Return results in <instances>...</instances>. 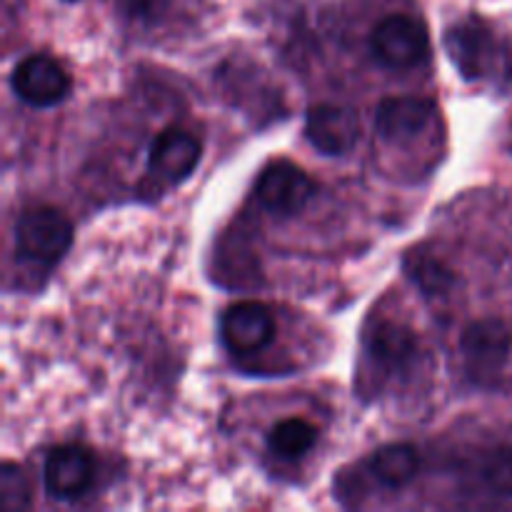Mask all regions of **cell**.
<instances>
[{
	"mask_svg": "<svg viewBox=\"0 0 512 512\" xmlns=\"http://www.w3.org/2000/svg\"><path fill=\"white\" fill-rule=\"evenodd\" d=\"M435 103L418 95H400L385 98L375 113V130L388 143H405L413 140L433 123Z\"/></svg>",
	"mask_w": 512,
	"mask_h": 512,
	"instance_id": "9",
	"label": "cell"
},
{
	"mask_svg": "<svg viewBox=\"0 0 512 512\" xmlns=\"http://www.w3.org/2000/svg\"><path fill=\"white\" fill-rule=\"evenodd\" d=\"M305 138L318 153L345 155L360 138L358 113L335 103L313 105L305 115Z\"/></svg>",
	"mask_w": 512,
	"mask_h": 512,
	"instance_id": "8",
	"label": "cell"
},
{
	"mask_svg": "<svg viewBox=\"0 0 512 512\" xmlns=\"http://www.w3.org/2000/svg\"><path fill=\"white\" fill-rule=\"evenodd\" d=\"M368 468L385 488H405L418 475V450L408 443L383 445L373 453Z\"/></svg>",
	"mask_w": 512,
	"mask_h": 512,
	"instance_id": "12",
	"label": "cell"
},
{
	"mask_svg": "<svg viewBox=\"0 0 512 512\" xmlns=\"http://www.w3.org/2000/svg\"><path fill=\"white\" fill-rule=\"evenodd\" d=\"M365 348H368L375 368L388 375L405 373L420 355V345L413 330L405 328V325L390 323V320L375 325L373 333L365 340Z\"/></svg>",
	"mask_w": 512,
	"mask_h": 512,
	"instance_id": "11",
	"label": "cell"
},
{
	"mask_svg": "<svg viewBox=\"0 0 512 512\" xmlns=\"http://www.w3.org/2000/svg\"><path fill=\"white\" fill-rule=\"evenodd\" d=\"M275 333H278V325L270 308L255 300L230 305L220 318V335L230 353H258L273 343Z\"/></svg>",
	"mask_w": 512,
	"mask_h": 512,
	"instance_id": "7",
	"label": "cell"
},
{
	"mask_svg": "<svg viewBox=\"0 0 512 512\" xmlns=\"http://www.w3.org/2000/svg\"><path fill=\"white\" fill-rule=\"evenodd\" d=\"M370 50L385 68H413L430 53L428 28L413 15L393 13L375 25L370 35Z\"/></svg>",
	"mask_w": 512,
	"mask_h": 512,
	"instance_id": "3",
	"label": "cell"
},
{
	"mask_svg": "<svg viewBox=\"0 0 512 512\" xmlns=\"http://www.w3.org/2000/svg\"><path fill=\"white\" fill-rule=\"evenodd\" d=\"M13 93L33 108H50L68 98L70 78L48 55H28L10 75Z\"/></svg>",
	"mask_w": 512,
	"mask_h": 512,
	"instance_id": "6",
	"label": "cell"
},
{
	"mask_svg": "<svg viewBox=\"0 0 512 512\" xmlns=\"http://www.w3.org/2000/svg\"><path fill=\"white\" fill-rule=\"evenodd\" d=\"M95 478L93 453L83 445H60L45 458L43 485L45 493L60 503L83 498Z\"/></svg>",
	"mask_w": 512,
	"mask_h": 512,
	"instance_id": "5",
	"label": "cell"
},
{
	"mask_svg": "<svg viewBox=\"0 0 512 512\" xmlns=\"http://www.w3.org/2000/svg\"><path fill=\"white\" fill-rule=\"evenodd\" d=\"M68 3H73V0H68Z\"/></svg>",
	"mask_w": 512,
	"mask_h": 512,
	"instance_id": "17",
	"label": "cell"
},
{
	"mask_svg": "<svg viewBox=\"0 0 512 512\" xmlns=\"http://www.w3.org/2000/svg\"><path fill=\"white\" fill-rule=\"evenodd\" d=\"M460 348L470 380L478 385H495L512 355V333L503 320H475L465 328Z\"/></svg>",
	"mask_w": 512,
	"mask_h": 512,
	"instance_id": "2",
	"label": "cell"
},
{
	"mask_svg": "<svg viewBox=\"0 0 512 512\" xmlns=\"http://www.w3.org/2000/svg\"><path fill=\"white\" fill-rule=\"evenodd\" d=\"M318 443V428L303 418L280 420L270 428L268 448L283 460H300Z\"/></svg>",
	"mask_w": 512,
	"mask_h": 512,
	"instance_id": "13",
	"label": "cell"
},
{
	"mask_svg": "<svg viewBox=\"0 0 512 512\" xmlns=\"http://www.w3.org/2000/svg\"><path fill=\"white\" fill-rule=\"evenodd\" d=\"M0 505L5 512H18L30 505V488L23 470L13 463H5L0 470Z\"/></svg>",
	"mask_w": 512,
	"mask_h": 512,
	"instance_id": "16",
	"label": "cell"
},
{
	"mask_svg": "<svg viewBox=\"0 0 512 512\" xmlns=\"http://www.w3.org/2000/svg\"><path fill=\"white\" fill-rule=\"evenodd\" d=\"M200 163V143L195 135L180 128H165L155 135L148 150V165L155 175L178 185L190 178Z\"/></svg>",
	"mask_w": 512,
	"mask_h": 512,
	"instance_id": "10",
	"label": "cell"
},
{
	"mask_svg": "<svg viewBox=\"0 0 512 512\" xmlns=\"http://www.w3.org/2000/svg\"><path fill=\"white\" fill-rule=\"evenodd\" d=\"M408 268V275L413 278V283L423 290L428 298H438V295H445L450 290V285L455 283L453 270L445 268L438 258L428 253H413L405 263Z\"/></svg>",
	"mask_w": 512,
	"mask_h": 512,
	"instance_id": "14",
	"label": "cell"
},
{
	"mask_svg": "<svg viewBox=\"0 0 512 512\" xmlns=\"http://www.w3.org/2000/svg\"><path fill=\"white\" fill-rule=\"evenodd\" d=\"M73 245V223L53 205L28 208L15 223V253L23 263L53 268Z\"/></svg>",
	"mask_w": 512,
	"mask_h": 512,
	"instance_id": "1",
	"label": "cell"
},
{
	"mask_svg": "<svg viewBox=\"0 0 512 512\" xmlns=\"http://www.w3.org/2000/svg\"><path fill=\"white\" fill-rule=\"evenodd\" d=\"M260 205L280 218H293L315 195V180L300 165L290 160H275L263 170L258 180Z\"/></svg>",
	"mask_w": 512,
	"mask_h": 512,
	"instance_id": "4",
	"label": "cell"
},
{
	"mask_svg": "<svg viewBox=\"0 0 512 512\" xmlns=\"http://www.w3.org/2000/svg\"><path fill=\"white\" fill-rule=\"evenodd\" d=\"M483 480L495 495L512 498V445L493 450L483 460Z\"/></svg>",
	"mask_w": 512,
	"mask_h": 512,
	"instance_id": "15",
	"label": "cell"
}]
</instances>
